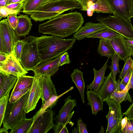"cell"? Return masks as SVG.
I'll return each instance as SVG.
<instances>
[{
	"label": "cell",
	"mask_w": 133,
	"mask_h": 133,
	"mask_svg": "<svg viewBox=\"0 0 133 133\" xmlns=\"http://www.w3.org/2000/svg\"><path fill=\"white\" fill-rule=\"evenodd\" d=\"M84 22L82 14L76 11L61 14L39 25L38 31L62 38L77 32Z\"/></svg>",
	"instance_id": "obj_1"
},
{
	"label": "cell",
	"mask_w": 133,
	"mask_h": 133,
	"mask_svg": "<svg viewBox=\"0 0 133 133\" xmlns=\"http://www.w3.org/2000/svg\"><path fill=\"white\" fill-rule=\"evenodd\" d=\"M37 38L38 50L42 61L60 57L72 48L76 39L74 38L65 39L54 35H43Z\"/></svg>",
	"instance_id": "obj_2"
},
{
	"label": "cell",
	"mask_w": 133,
	"mask_h": 133,
	"mask_svg": "<svg viewBox=\"0 0 133 133\" xmlns=\"http://www.w3.org/2000/svg\"><path fill=\"white\" fill-rule=\"evenodd\" d=\"M81 8V4L75 0H50L41 5L30 17L35 22L42 21L66 11Z\"/></svg>",
	"instance_id": "obj_3"
},
{
	"label": "cell",
	"mask_w": 133,
	"mask_h": 133,
	"mask_svg": "<svg viewBox=\"0 0 133 133\" xmlns=\"http://www.w3.org/2000/svg\"><path fill=\"white\" fill-rule=\"evenodd\" d=\"M29 91L16 102L9 101L2 123L3 127L8 130L15 128L25 118L26 113L24 106L28 99Z\"/></svg>",
	"instance_id": "obj_4"
},
{
	"label": "cell",
	"mask_w": 133,
	"mask_h": 133,
	"mask_svg": "<svg viewBox=\"0 0 133 133\" xmlns=\"http://www.w3.org/2000/svg\"><path fill=\"white\" fill-rule=\"evenodd\" d=\"M23 40L24 44L20 62L26 71H33L42 61L38 51L37 38L29 36Z\"/></svg>",
	"instance_id": "obj_5"
},
{
	"label": "cell",
	"mask_w": 133,
	"mask_h": 133,
	"mask_svg": "<svg viewBox=\"0 0 133 133\" xmlns=\"http://www.w3.org/2000/svg\"><path fill=\"white\" fill-rule=\"evenodd\" d=\"M97 21L107 27L122 35L125 39L133 40V26L127 21L115 14L107 17L98 16Z\"/></svg>",
	"instance_id": "obj_6"
},
{
	"label": "cell",
	"mask_w": 133,
	"mask_h": 133,
	"mask_svg": "<svg viewBox=\"0 0 133 133\" xmlns=\"http://www.w3.org/2000/svg\"><path fill=\"white\" fill-rule=\"evenodd\" d=\"M14 30L7 18L0 22V52L8 55L13 54L14 48L18 40Z\"/></svg>",
	"instance_id": "obj_7"
},
{
	"label": "cell",
	"mask_w": 133,
	"mask_h": 133,
	"mask_svg": "<svg viewBox=\"0 0 133 133\" xmlns=\"http://www.w3.org/2000/svg\"><path fill=\"white\" fill-rule=\"evenodd\" d=\"M55 112L51 108L46 109L34 119L32 124L27 133H46L55 125L54 123Z\"/></svg>",
	"instance_id": "obj_8"
},
{
	"label": "cell",
	"mask_w": 133,
	"mask_h": 133,
	"mask_svg": "<svg viewBox=\"0 0 133 133\" xmlns=\"http://www.w3.org/2000/svg\"><path fill=\"white\" fill-rule=\"evenodd\" d=\"M108 104L109 111L106 118L108 120V125L113 131H117L121 129V122L124 115L122 111L121 104L110 98L104 101Z\"/></svg>",
	"instance_id": "obj_9"
},
{
	"label": "cell",
	"mask_w": 133,
	"mask_h": 133,
	"mask_svg": "<svg viewBox=\"0 0 133 133\" xmlns=\"http://www.w3.org/2000/svg\"><path fill=\"white\" fill-rule=\"evenodd\" d=\"M113 14L128 21L133 18V0H105Z\"/></svg>",
	"instance_id": "obj_10"
},
{
	"label": "cell",
	"mask_w": 133,
	"mask_h": 133,
	"mask_svg": "<svg viewBox=\"0 0 133 133\" xmlns=\"http://www.w3.org/2000/svg\"><path fill=\"white\" fill-rule=\"evenodd\" d=\"M42 76L35 74L34 82L24 106L26 113L34 110L42 95Z\"/></svg>",
	"instance_id": "obj_11"
},
{
	"label": "cell",
	"mask_w": 133,
	"mask_h": 133,
	"mask_svg": "<svg viewBox=\"0 0 133 133\" xmlns=\"http://www.w3.org/2000/svg\"><path fill=\"white\" fill-rule=\"evenodd\" d=\"M0 71L13 75L18 77L26 75L28 73L13 54L9 55L3 63H0Z\"/></svg>",
	"instance_id": "obj_12"
},
{
	"label": "cell",
	"mask_w": 133,
	"mask_h": 133,
	"mask_svg": "<svg viewBox=\"0 0 133 133\" xmlns=\"http://www.w3.org/2000/svg\"><path fill=\"white\" fill-rule=\"evenodd\" d=\"M125 38L122 35L118 34L110 40L115 52L120 60L125 62L132 55L133 49L126 42Z\"/></svg>",
	"instance_id": "obj_13"
},
{
	"label": "cell",
	"mask_w": 133,
	"mask_h": 133,
	"mask_svg": "<svg viewBox=\"0 0 133 133\" xmlns=\"http://www.w3.org/2000/svg\"><path fill=\"white\" fill-rule=\"evenodd\" d=\"M60 57L51 60L41 61L33 71L35 74L41 76H53L59 70Z\"/></svg>",
	"instance_id": "obj_14"
},
{
	"label": "cell",
	"mask_w": 133,
	"mask_h": 133,
	"mask_svg": "<svg viewBox=\"0 0 133 133\" xmlns=\"http://www.w3.org/2000/svg\"><path fill=\"white\" fill-rule=\"evenodd\" d=\"M107 28L100 23H96L91 22H87L74 34L73 37L78 41L81 40Z\"/></svg>",
	"instance_id": "obj_15"
},
{
	"label": "cell",
	"mask_w": 133,
	"mask_h": 133,
	"mask_svg": "<svg viewBox=\"0 0 133 133\" xmlns=\"http://www.w3.org/2000/svg\"><path fill=\"white\" fill-rule=\"evenodd\" d=\"M70 96H69L64 101V105L58 112V114L54 119L56 124L63 122L66 120L71 113L77 103L75 99H72Z\"/></svg>",
	"instance_id": "obj_16"
},
{
	"label": "cell",
	"mask_w": 133,
	"mask_h": 133,
	"mask_svg": "<svg viewBox=\"0 0 133 133\" xmlns=\"http://www.w3.org/2000/svg\"><path fill=\"white\" fill-rule=\"evenodd\" d=\"M116 81L113 78L111 72L105 77L98 92L104 102L110 98L112 92L117 88Z\"/></svg>",
	"instance_id": "obj_17"
},
{
	"label": "cell",
	"mask_w": 133,
	"mask_h": 133,
	"mask_svg": "<svg viewBox=\"0 0 133 133\" xmlns=\"http://www.w3.org/2000/svg\"><path fill=\"white\" fill-rule=\"evenodd\" d=\"M17 79L16 76L0 71V98L14 88Z\"/></svg>",
	"instance_id": "obj_18"
},
{
	"label": "cell",
	"mask_w": 133,
	"mask_h": 133,
	"mask_svg": "<svg viewBox=\"0 0 133 133\" xmlns=\"http://www.w3.org/2000/svg\"><path fill=\"white\" fill-rule=\"evenodd\" d=\"M41 83L42 92L41 98L43 104L52 96L58 95L51 76H42Z\"/></svg>",
	"instance_id": "obj_19"
},
{
	"label": "cell",
	"mask_w": 133,
	"mask_h": 133,
	"mask_svg": "<svg viewBox=\"0 0 133 133\" xmlns=\"http://www.w3.org/2000/svg\"><path fill=\"white\" fill-rule=\"evenodd\" d=\"M109 58L104 64L102 67L99 70H96L95 68L93 69L94 79L92 83L87 86V90H92L98 93L102 85L105 78V74L108 64H107Z\"/></svg>",
	"instance_id": "obj_20"
},
{
	"label": "cell",
	"mask_w": 133,
	"mask_h": 133,
	"mask_svg": "<svg viewBox=\"0 0 133 133\" xmlns=\"http://www.w3.org/2000/svg\"><path fill=\"white\" fill-rule=\"evenodd\" d=\"M86 94L87 105L90 107L92 115L96 116L99 111L103 109L104 101L98 93L92 90H87Z\"/></svg>",
	"instance_id": "obj_21"
},
{
	"label": "cell",
	"mask_w": 133,
	"mask_h": 133,
	"mask_svg": "<svg viewBox=\"0 0 133 133\" xmlns=\"http://www.w3.org/2000/svg\"><path fill=\"white\" fill-rule=\"evenodd\" d=\"M18 16L17 25L15 29V33L18 38L28 35L32 26L31 18L26 15H21Z\"/></svg>",
	"instance_id": "obj_22"
},
{
	"label": "cell",
	"mask_w": 133,
	"mask_h": 133,
	"mask_svg": "<svg viewBox=\"0 0 133 133\" xmlns=\"http://www.w3.org/2000/svg\"><path fill=\"white\" fill-rule=\"evenodd\" d=\"M72 81L75 84L78 89L81 97L82 101L85 102L84 92L85 87L83 77V72L77 68L74 69L70 75Z\"/></svg>",
	"instance_id": "obj_23"
},
{
	"label": "cell",
	"mask_w": 133,
	"mask_h": 133,
	"mask_svg": "<svg viewBox=\"0 0 133 133\" xmlns=\"http://www.w3.org/2000/svg\"><path fill=\"white\" fill-rule=\"evenodd\" d=\"M97 51L102 56L111 58L114 54V50L109 40L100 38L97 47Z\"/></svg>",
	"instance_id": "obj_24"
},
{
	"label": "cell",
	"mask_w": 133,
	"mask_h": 133,
	"mask_svg": "<svg viewBox=\"0 0 133 133\" xmlns=\"http://www.w3.org/2000/svg\"><path fill=\"white\" fill-rule=\"evenodd\" d=\"M88 8L97 13L113 14L109 5L105 0H97L95 3L90 1L88 4Z\"/></svg>",
	"instance_id": "obj_25"
},
{
	"label": "cell",
	"mask_w": 133,
	"mask_h": 133,
	"mask_svg": "<svg viewBox=\"0 0 133 133\" xmlns=\"http://www.w3.org/2000/svg\"><path fill=\"white\" fill-rule=\"evenodd\" d=\"M74 88V87L72 86L67 90L59 95H54L52 96L44 103L42 104L41 108L33 116V117L34 119L42 114L47 108H52L56 104L58 99L60 98L65 94L73 89Z\"/></svg>",
	"instance_id": "obj_26"
},
{
	"label": "cell",
	"mask_w": 133,
	"mask_h": 133,
	"mask_svg": "<svg viewBox=\"0 0 133 133\" xmlns=\"http://www.w3.org/2000/svg\"><path fill=\"white\" fill-rule=\"evenodd\" d=\"M34 77L26 75L20 76L17 80L12 91H15L25 88H31L32 85Z\"/></svg>",
	"instance_id": "obj_27"
},
{
	"label": "cell",
	"mask_w": 133,
	"mask_h": 133,
	"mask_svg": "<svg viewBox=\"0 0 133 133\" xmlns=\"http://www.w3.org/2000/svg\"><path fill=\"white\" fill-rule=\"evenodd\" d=\"M126 87V89L121 91L116 89L112 94L110 98L120 104L123 101L128 100L132 102V100L130 94Z\"/></svg>",
	"instance_id": "obj_28"
},
{
	"label": "cell",
	"mask_w": 133,
	"mask_h": 133,
	"mask_svg": "<svg viewBox=\"0 0 133 133\" xmlns=\"http://www.w3.org/2000/svg\"><path fill=\"white\" fill-rule=\"evenodd\" d=\"M43 2V0H25L24 3L23 13L31 15Z\"/></svg>",
	"instance_id": "obj_29"
},
{
	"label": "cell",
	"mask_w": 133,
	"mask_h": 133,
	"mask_svg": "<svg viewBox=\"0 0 133 133\" xmlns=\"http://www.w3.org/2000/svg\"><path fill=\"white\" fill-rule=\"evenodd\" d=\"M118 34L115 31L107 28L89 36L87 38H103L110 40Z\"/></svg>",
	"instance_id": "obj_30"
},
{
	"label": "cell",
	"mask_w": 133,
	"mask_h": 133,
	"mask_svg": "<svg viewBox=\"0 0 133 133\" xmlns=\"http://www.w3.org/2000/svg\"><path fill=\"white\" fill-rule=\"evenodd\" d=\"M34 121L33 117L30 118H26L15 129L11 130L10 133H27L31 127Z\"/></svg>",
	"instance_id": "obj_31"
},
{
	"label": "cell",
	"mask_w": 133,
	"mask_h": 133,
	"mask_svg": "<svg viewBox=\"0 0 133 133\" xmlns=\"http://www.w3.org/2000/svg\"><path fill=\"white\" fill-rule=\"evenodd\" d=\"M111 64L109 67L111 70L112 75L114 79L116 80V77L118 73H120L119 66V61L120 59L117 54L115 52L111 58Z\"/></svg>",
	"instance_id": "obj_32"
},
{
	"label": "cell",
	"mask_w": 133,
	"mask_h": 133,
	"mask_svg": "<svg viewBox=\"0 0 133 133\" xmlns=\"http://www.w3.org/2000/svg\"><path fill=\"white\" fill-rule=\"evenodd\" d=\"M74 111L70 114L67 119L63 122L58 123L55 124L53 128L54 133H68L69 131L66 125L72 117Z\"/></svg>",
	"instance_id": "obj_33"
},
{
	"label": "cell",
	"mask_w": 133,
	"mask_h": 133,
	"mask_svg": "<svg viewBox=\"0 0 133 133\" xmlns=\"http://www.w3.org/2000/svg\"><path fill=\"white\" fill-rule=\"evenodd\" d=\"M9 92L0 98V127H1L7 105L9 101Z\"/></svg>",
	"instance_id": "obj_34"
},
{
	"label": "cell",
	"mask_w": 133,
	"mask_h": 133,
	"mask_svg": "<svg viewBox=\"0 0 133 133\" xmlns=\"http://www.w3.org/2000/svg\"><path fill=\"white\" fill-rule=\"evenodd\" d=\"M24 42L23 40L18 39L15 45L13 54L19 61L22 55Z\"/></svg>",
	"instance_id": "obj_35"
},
{
	"label": "cell",
	"mask_w": 133,
	"mask_h": 133,
	"mask_svg": "<svg viewBox=\"0 0 133 133\" xmlns=\"http://www.w3.org/2000/svg\"><path fill=\"white\" fill-rule=\"evenodd\" d=\"M30 88H25L15 91H12L9 101L14 103L18 100L30 90Z\"/></svg>",
	"instance_id": "obj_36"
},
{
	"label": "cell",
	"mask_w": 133,
	"mask_h": 133,
	"mask_svg": "<svg viewBox=\"0 0 133 133\" xmlns=\"http://www.w3.org/2000/svg\"><path fill=\"white\" fill-rule=\"evenodd\" d=\"M125 62L124 66L119 76V77L121 80L123 79L128 71L132 69L133 66V60L131 57Z\"/></svg>",
	"instance_id": "obj_37"
},
{
	"label": "cell",
	"mask_w": 133,
	"mask_h": 133,
	"mask_svg": "<svg viewBox=\"0 0 133 133\" xmlns=\"http://www.w3.org/2000/svg\"><path fill=\"white\" fill-rule=\"evenodd\" d=\"M20 12L10 9L5 6H0V16L1 18H5L9 15L16 14H19Z\"/></svg>",
	"instance_id": "obj_38"
},
{
	"label": "cell",
	"mask_w": 133,
	"mask_h": 133,
	"mask_svg": "<svg viewBox=\"0 0 133 133\" xmlns=\"http://www.w3.org/2000/svg\"><path fill=\"white\" fill-rule=\"evenodd\" d=\"M17 14H14L9 15L7 18L10 24L14 30L16 28L18 22V16Z\"/></svg>",
	"instance_id": "obj_39"
},
{
	"label": "cell",
	"mask_w": 133,
	"mask_h": 133,
	"mask_svg": "<svg viewBox=\"0 0 133 133\" xmlns=\"http://www.w3.org/2000/svg\"><path fill=\"white\" fill-rule=\"evenodd\" d=\"M24 2L13 3L6 5L5 6L15 11H21L23 9Z\"/></svg>",
	"instance_id": "obj_40"
},
{
	"label": "cell",
	"mask_w": 133,
	"mask_h": 133,
	"mask_svg": "<svg viewBox=\"0 0 133 133\" xmlns=\"http://www.w3.org/2000/svg\"><path fill=\"white\" fill-rule=\"evenodd\" d=\"M70 62L68 52L66 51L60 56L58 65L59 66H61L65 64H70Z\"/></svg>",
	"instance_id": "obj_41"
},
{
	"label": "cell",
	"mask_w": 133,
	"mask_h": 133,
	"mask_svg": "<svg viewBox=\"0 0 133 133\" xmlns=\"http://www.w3.org/2000/svg\"><path fill=\"white\" fill-rule=\"evenodd\" d=\"M122 133H133V119H128L126 126L122 130Z\"/></svg>",
	"instance_id": "obj_42"
},
{
	"label": "cell",
	"mask_w": 133,
	"mask_h": 133,
	"mask_svg": "<svg viewBox=\"0 0 133 133\" xmlns=\"http://www.w3.org/2000/svg\"><path fill=\"white\" fill-rule=\"evenodd\" d=\"M79 133H88L86 125L82 121L81 118H79L77 121Z\"/></svg>",
	"instance_id": "obj_43"
},
{
	"label": "cell",
	"mask_w": 133,
	"mask_h": 133,
	"mask_svg": "<svg viewBox=\"0 0 133 133\" xmlns=\"http://www.w3.org/2000/svg\"><path fill=\"white\" fill-rule=\"evenodd\" d=\"M81 5L82 8L81 10L84 11H87L88 9V4L90 1L93 3L96 2L97 0H75Z\"/></svg>",
	"instance_id": "obj_44"
},
{
	"label": "cell",
	"mask_w": 133,
	"mask_h": 133,
	"mask_svg": "<svg viewBox=\"0 0 133 133\" xmlns=\"http://www.w3.org/2000/svg\"><path fill=\"white\" fill-rule=\"evenodd\" d=\"M123 113L128 119H133V102L126 111Z\"/></svg>",
	"instance_id": "obj_45"
},
{
	"label": "cell",
	"mask_w": 133,
	"mask_h": 133,
	"mask_svg": "<svg viewBox=\"0 0 133 133\" xmlns=\"http://www.w3.org/2000/svg\"><path fill=\"white\" fill-rule=\"evenodd\" d=\"M132 69L128 71L123 79L121 80V82L126 85L127 84L130 79Z\"/></svg>",
	"instance_id": "obj_46"
},
{
	"label": "cell",
	"mask_w": 133,
	"mask_h": 133,
	"mask_svg": "<svg viewBox=\"0 0 133 133\" xmlns=\"http://www.w3.org/2000/svg\"><path fill=\"white\" fill-rule=\"evenodd\" d=\"M117 85V89L118 91H121L126 89V85L125 84L122 82L120 79L116 81Z\"/></svg>",
	"instance_id": "obj_47"
},
{
	"label": "cell",
	"mask_w": 133,
	"mask_h": 133,
	"mask_svg": "<svg viewBox=\"0 0 133 133\" xmlns=\"http://www.w3.org/2000/svg\"><path fill=\"white\" fill-rule=\"evenodd\" d=\"M126 87L128 91L130 89H133V66L132 69L131 76L129 81Z\"/></svg>",
	"instance_id": "obj_48"
},
{
	"label": "cell",
	"mask_w": 133,
	"mask_h": 133,
	"mask_svg": "<svg viewBox=\"0 0 133 133\" xmlns=\"http://www.w3.org/2000/svg\"><path fill=\"white\" fill-rule=\"evenodd\" d=\"M8 55L6 53L0 52V63H3L6 59Z\"/></svg>",
	"instance_id": "obj_49"
},
{
	"label": "cell",
	"mask_w": 133,
	"mask_h": 133,
	"mask_svg": "<svg viewBox=\"0 0 133 133\" xmlns=\"http://www.w3.org/2000/svg\"><path fill=\"white\" fill-rule=\"evenodd\" d=\"M128 120V118L127 117L125 116L122 119L121 122V129L122 130L126 126Z\"/></svg>",
	"instance_id": "obj_50"
},
{
	"label": "cell",
	"mask_w": 133,
	"mask_h": 133,
	"mask_svg": "<svg viewBox=\"0 0 133 133\" xmlns=\"http://www.w3.org/2000/svg\"><path fill=\"white\" fill-rule=\"evenodd\" d=\"M25 0H7L6 5L9 4L13 3L24 2Z\"/></svg>",
	"instance_id": "obj_51"
},
{
	"label": "cell",
	"mask_w": 133,
	"mask_h": 133,
	"mask_svg": "<svg viewBox=\"0 0 133 133\" xmlns=\"http://www.w3.org/2000/svg\"><path fill=\"white\" fill-rule=\"evenodd\" d=\"M126 43L133 49V40H130L125 39Z\"/></svg>",
	"instance_id": "obj_52"
},
{
	"label": "cell",
	"mask_w": 133,
	"mask_h": 133,
	"mask_svg": "<svg viewBox=\"0 0 133 133\" xmlns=\"http://www.w3.org/2000/svg\"><path fill=\"white\" fill-rule=\"evenodd\" d=\"M87 11V15L89 17L92 16L93 15V13L94 12V11L89 8L88 9Z\"/></svg>",
	"instance_id": "obj_53"
},
{
	"label": "cell",
	"mask_w": 133,
	"mask_h": 133,
	"mask_svg": "<svg viewBox=\"0 0 133 133\" xmlns=\"http://www.w3.org/2000/svg\"><path fill=\"white\" fill-rule=\"evenodd\" d=\"M8 130L6 128L3 127L0 129V133H8Z\"/></svg>",
	"instance_id": "obj_54"
},
{
	"label": "cell",
	"mask_w": 133,
	"mask_h": 133,
	"mask_svg": "<svg viewBox=\"0 0 133 133\" xmlns=\"http://www.w3.org/2000/svg\"><path fill=\"white\" fill-rule=\"evenodd\" d=\"M72 133H79V131L78 126H77V127L76 128L75 127L74 130H72Z\"/></svg>",
	"instance_id": "obj_55"
},
{
	"label": "cell",
	"mask_w": 133,
	"mask_h": 133,
	"mask_svg": "<svg viewBox=\"0 0 133 133\" xmlns=\"http://www.w3.org/2000/svg\"><path fill=\"white\" fill-rule=\"evenodd\" d=\"M6 4V1H0V6H5Z\"/></svg>",
	"instance_id": "obj_56"
},
{
	"label": "cell",
	"mask_w": 133,
	"mask_h": 133,
	"mask_svg": "<svg viewBox=\"0 0 133 133\" xmlns=\"http://www.w3.org/2000/svg\"><path fill=\"white\" fill-rule=\"evenodd\" d=\"M99 133H104V129L102 125L101 126V130L99 132Z\"/></svg>",
	"instance_id": "obj_57"
},
{
	"label": "cell",
	"mask_w": 133,
	"mask_h": 133,
	"mask_svg": "<svg viewBox=\"0 0 133 133\" xmlns=\"http://www.w3.org/2000/svg\"><path fill=\"white\" fill-rule=\"evenodd\" d=\"M50 0H43V2L42 4H44V3L49 1Z\"/></svg>",
	"instance_id": "obj_58"
},
{
	"label": "cell",
	"mask_w": 133,
	"mask_h": 133,
	"mask_svg": "<svg viewBox=\"0 0 133 133\" xmlns=\"http://www.w3.org/2000/svg\"><path fill=\"white\" fill-rule=\"evenodd\" d=\"M7 0H0V1H7Z\"/></svg>",
	"instance_id": "obj_59"
},
{
	"label": "cell",
	"mask_w": 133,
	"mask_h": 133,
	"mask_svg": "<svg viewBox=\"0 0 133 133\" xmlns=\"http://www.w3.org/2000/svg\"><path fill=\"white\" fill-rule=\"evenodd\" d=\"M132 55V56L133 57V52Z\"/></svg>",
	"instance_id": "obj_60"
}]
</instances>
